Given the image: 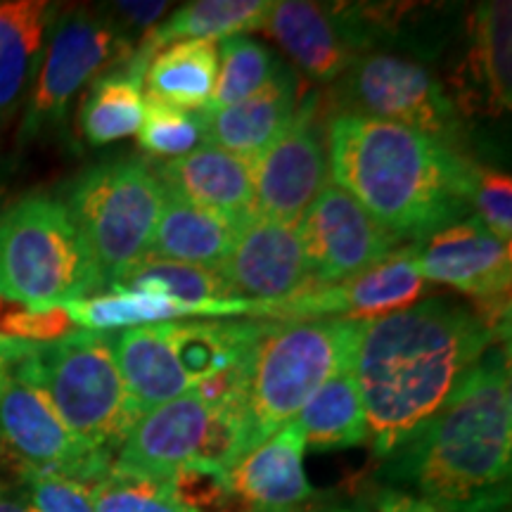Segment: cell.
I'll list each match as a JSON object with an SVG mask.
<instances>
[{
  "instance_id": "obj_33",
  "label": "cell",
  "mask_w": 512,
  "mask_h": 512,
  "mask_svg": "<svg viewBox=\"0 0 512 512\" xmlns=\"http://www.w3.org/2000/svg\"><path fill=\"white\" fill-rule=\"evenodd\" d=\"M136 136L140 147L150 155L176 159L197 150V143L202 140V121L197 112L181 110V107L145 95L143 117H140Z\"/></svg>"
},
{
  "instance_id": "obj_13",
  "label": "cell",
  "mask_w": 512,
  "mask_h": 512,
  "mask_svg": "<svg viewBox=\"0 0 512 512\" xmlns=\"http://www.w3.org/2000/svg\"><path fill=\"white\" fill-rule=\"evenodd\" d=\"M313 285H335L370 271L399 249L368 211L335 183L318 192L297 223Z\"/></svg>"
},
{
  "instance_id": "obj_22",
  "label": "cell",
  "mask_w": 512,
  "mask_h": 512,
  "mask_svg": "<svg viewBox=\"0 0 512 512\" xmlns=\"http://www.w3.org/2000/svg\"><path fill=\"white\" fill-rule=\"evenodd\" d=\"M264 27L316 81H335L356 62L354 41L337 24L335 15L318 3H273Z\"/></svg>"
},
{
  "instance_id": "obj_9",
  "label": "cell",
  "mask_w": 512,
  "mask_h": 512,
  "mask_svg": "<svg viewBox=\"0 0 512 512\" xmlns=\"http://www.w3.org/2000/svg\"><path fill=\"white\" fill-rule=\"evenodd\" d=\"M235 403L238 396L216 401L202 389L164 403L133 425L112 467L166 482L195 460H209L230 470L238 460Z\"/></svg>"
},
{
  "instance_id": "obj_4",
  "label": "cell",
  "mask_w": 512,
  "mask_h": 512,
  "mask_svg": "<svg viewBox=\"0 0 512 512\" xmlns=\"http://www.w3.org/2000/svg\"><path fill=\"white\" fill-rule=\"evenodd\" d=\"M361 330L363 320L339 318L266 323L242 375L238 460L287 425L330 377L354 368Z\"/></svg>"
},
{
  "instance_id": "obj_8",
  "label": "cell",
  "mask_w": 512,
  "mask_h": 512,
  "mask_svg": "<svg viewBox=\"0 0 512 512\" xmlns=\"http://www.w3.org/2000/svg\"><path fill=\"white\" fill-rule=\"evenodd\" d=\"M64 207L86 242L102 283H112L150 252L164 207V188L143 159H117L83 171L69 188Z\"/></svg>"
},
{
  "instance_id": "obj_34",
  "label": "cell",
  "mask_w": 512,
  "mask_h": 512,
  "mask_svg": "<svg viewBox=\"0 0 512 512\" xmlns=\"http://www.w3.org/2000/svg\"><path fill=\"white\" fill-rule=\"evenodd\" d=\"M169 482L190 512H249L230 489L226 467L209 460L188 463Z\"/></svg>"
},
{
  "instance_id": "obj_10",
  "label": "cell",
  "mask_w": 512,
  "mask_h": 512,
  "mask_svg": "<svg viewBox=\"0 0 512 512\" xmlns=\"http://www.w3.org/2000/svg\"><path fill=\"white\" fill-rule=\"evenodd\" d=\"M0 446L24 477L55 475L81 484L100 479L114 460L76 437L17 368L0 384Z\"/></svg>"
},
{
  "instance_id": "obj_25",
  "label": "cell",
  "mask_w": 512,
  "mask_h": 512,
  "mask_svg": "<svg viewBox=\"0 0 512 512\" xmlns=\"http://www.w3.org/2000/svg\"><path fill=\"white\" fill-rule=\"evenodd\" d=\"M238 230V223L164 190V207L147 256L219 271Z\"/></svg>"
},
{
  "instance_id": "obj_24",
  "label": "cell",
  "mask_w": 512,
  "mask_h": 512,
  "mask_svg": "<svg viewBox=\"0 0 512 512\" xmlns=\"http://www.w3.org/2000/svg\"><path fill=\"white\" fill-rule=\"evenodd\" d=\"M271 10L273 0H195L147 31L143 46L126 62L124 69L143 79L152 57L171 43L197 41V38L223 41L230 36H242L245 31L264 27Z\"/></svg>"
},
{
  "instance_id": "obj_15",
  "label": "cell",
  "mask_w": 512,
  "mask_h": 512,
  "mask_svg": "<svg viewBox=\"0 0 512 512\" xmlns=\"http://www.w3.org/2000/svg\"><path fill=\"white\" fill-rule=\"evenodd\" d=\"M254 214L280 223H299L306 207L328 185L330 164L316 121V95L299 105L290 126L254 159Z\"/></svg>"
},
{
  "instance_id": "obj_2",
  "label": "cell",
  "mask_w": 512,
  "mask_h": 512,
  "mask_svg": "<svg viewBox=\"0 0 512 512\" xmlns=\"http://www.w3.org/2000/svg\"><path fill=\"white\" fill-rule=\"evenodd\" d=\"M508 347H491L444 406L387 456L389 489L444 512H501L510 498Z\"/></svg>"
},
{
  "instance_id": "obj_31",
  "label": "cell",
  "mask_w": 512,
  "mask_h": 512,
  "mask_svg": "<svg viewBox=\"0 0 512 512\" xmlns=\"http://www.w3.org/2000/svg\"><path fill=\"white\" fill-rule=\"evenodd\" d=\"M285 67L271 50L249 36L223 38L219 46V74L209 105L202 112H216L252 98L273 83Z\"/></svg>"
},
{
  "instance_id": "obj_19",
  "label": "cell",
  "mask_w": 512,
  "mask_h": 512,
  "mask_svg": "<svg viewBox=\"0 0 512 512\" xmlns=\"http://www.w3.org/2000/svg\"><path fill=\"white\" fill-rule=\"evenodd\" d=\"M304 451V434L290 420L230 467V489L249 512H280L304 503L313 496Z\"/></svg>"
},
{
  "instance_id": "obj_3",
  "label": "cell",
  "mask_w": 512,
  "mask_h": 512,
  "mask_svg": "<svg viewBox=\"0 0 512 512\" xmlns=\"http://www.w3.org/2000/svg\"><path fill=\"white\" fill-rule=\"evenodd\" d=\"M332 181L394 238L427 240L470 219L477 164L453 143L342 112L328 126Z\"/></svg>"
},
{
  "instance_id": "obj_11",
  "label": "cell",
  "mask_w": 512,
  "mask_h": 512,
  "mask_svg": "<svg viewBox=\"0 0 512 512\" xmlns=\"http://www.w3.org/2000/svg\"><path fill=\"white\" fill-rule=\"evenodd\" d=\"M344 93L354 114L392 121L451 143L460 128L458 110L444 86L418 62L387 53L356 57Z\"/></svg>"
},
{
  "instance_id": "obj_20",
  "label": "cell",
  "mask_w": 512,
  "mask_h": 512,
  "mask_svg": "<svg viewBox=\"0 0 512 512\" xmlns=\"http://www.w3.org/2000/svg\"><path fill=\"white\" fill-rule=\"evenodd\" d=\"M62 309L67 311L74 325L88 332H119L143 328V325L174 323L183 318H266V304L247 302V299H214V302L188 304L171 297L128 290L74 299V302L62 304Z\"/></svg>"
},
{
  "instance_id": "obj_14",
  "label": "cell",
  "mask_w": 512,
  "mask_h": 512,
  "mask_svg": "<svg viewBox=\"0 0 512 512\" xmlns=\"http://www.w3.org/2000/svg\"><path fill=\"white\" fill-rule=\"evenodd\" d=\"M124 53L126 41L114 24L91 12L64 17L50 38L19 138L29 140L62 121L74 95L105 69V64L117 62Z\"/></svg>"
},
{
  "instance_id": "obj_16",
  "label": "cell",
  "mask_w": 512,
  "mask_h": 512,
  "mask_svg": "<svg viewBox=\"0 0 512 512\" xmlns=\"http://www.w3.org/2000/svg\"><path fill=\"white\" fill-rule=\"evenodd\" d=\"M420 242L399 247L382 264L335 285H309L283 302L266 304V318L373 320L413 306L425 290L418 268Z\"/></svg>"
},
{
  "instance_id": "obj_28",
  "label": "cell",
  "mask_w": 512,
  "mask_h": 512,
  "mask_svg": "<svg viewBox=\"0 0 512 512\" xmlns=\"http://www.w3.org/2000/svg\"><path fill=\"white\" fill-rule=\"evenodd\" d=\"M292 420L302 430L306 448L332 451L368 444L366 408L358 394L354 368L330 377Z\"/></svg>"
},
{
  "instance_id": "obj_1",
  "label": "cell",
  "mask_w": 512,
  "mask_h": 512,
  "mask_svg": "<svg viewBox=\"0 0 512 512\" xmlns=\"http://www.w3.org/2000/svg\"><path fill=\"white\" fill-rule=\"evenodd\" d=\"M501 337L477 311L441 297L363 320L354 377L377 456L425 425Z\"/></svg>"
},
{
  "instance_id": "obj_42",
  "label": "cell",
  "mask_w": 512,
  "mask_h": 512,
  "mask_svg": "<svg viewBox=\"0 0 512 512\" xmlns=\"http://www.w3.org/2000/svg\"><path fill=\"white\" fill-rule=\"evenodd\" d=\"M0 512H36V510L31 508V503L27 501H19V498L0 494Z\"/></svg>"
},
{
  "instance_id": "obj_35",
  "label": "cell",
  "mask_w": 512,
  "mask_h": 512,
  "mask_svg": "<svg viewBox=\"0 0 512 512\" xmlns=\"http://www.w3.org/2000/svg\"><path fill=\"white\" fill-rule=\"evenodd\" d=\"M472 214L484 223L498 240H512V181L494 169L477 166L472 188Z\"/></svg>"
},
{
  "instance_id": "obj_18",
  "label": "cell",
  "mask_w": 512,
  "mask_h": 512,
  "mask_svg": "<svg viewBox=\"0 0 512 512\" xmlns=\"http://www.w3.org/2000/svg\"><path fill=\"white\" fill-rule=\"evenodd\" d=\"M152 169L164 190L176 192L183 200L214 211L238 226L254 216L249 159L230 155L221 147L200 145L188 155L166 159Z\"/></svg>"
},
{
  "instance_id": "obj_23",
  "label": "cell",
  "mask_w": 512,
  "mask_h": 512,
  "mask_svg": "<svg viewBox=\"0 0 512 512\" xmlns=\"http://www.w3.org/2000/svg\"><path fill=\"white\" fill-rule=\"evenodd\" d=\"M508 0L479 5L472 15L470 50L465 55L463 83L467 110H477L491 117L510 110V15Z\"/></svg>"
},
{
  "instance_id": "obj_26",
  "label": "cell",
  "mask_w": 512,
  "mask_h": 512,
  "mask_svg": "<svg viewBox=\"0 0 512 512\" xmlns=\"http://www.w3.org/2000/svg\"><path fill=\"white\" fill-rule=\"evenodd\" d=\"M219 74V46L216 41L171 43L152 57L143 81L147 95L188 112H202L209 105Z\"/></svg>"
},
{
  "instance_id": "obj_17",
  "label": "cell",
  "mask_w": 512,
  "mask_h": 512,
  "mask_svg": "<svg viewBox=\"0 0 512 512\" xmlns=\"http://www.w3.org/2000/svg\"><path fill=\"white\" fill-rule=\"evenodd\" d=\"M219 275L235 299L283 302L313 285L297 223L252 216L238 230Z\"/></svg>"
},
{
  "instance_id": "obj_41",
  "label": "cell",
  "mask_w": 512,
  "mask_h": 512,
  "mask_svg": "<svg viewBox=\"0 0 512 512\" xmlns=\"http://www.w3.org/2000/svg\"><path fill=\"white\" fill-rule=\"evenodd\" d=\"M280 512H356V510L347 503L335 501V498H318L313 494L311 498H306L304 503L292 505V508L280 510Z\"/></svg>"
},
{
  "instance_id": "obj_37",
  "label": "cell",
  "mask_w": 512,
  "mask_h": 512,
  "mask_svg": "<svg viewBox=\"0 0 512 512\" xmlns=\"http://www.w3.org/2000/svg\"><path fill=\"white\" fill-rule=\"evenodd\" d=\"M29 484L31 508L36 512H95L88 484L67 477H24Z\"/></svg>"
},
{
  "instance_id": "obj_5",
  "label": "cell",
  "mask_w": 512,
  "mask_h": 512,
  "mask_svg": "<svg viewBox=\"0 0 512 512\" xmlns=\"http://www.w3.org/2000/svg\"><path fill=\"white\" fill-rule=\"evenodd\" d=\"M266 323L174 320L112 332V354L138 418L195 392L249 356Z\"/></svg>"
},
{
  "instance_id": "obj_30",
  "label": "cell",
  "mask_w": 512,
  "mask_h": 512,
  "mask_svg": "<svg viewBox=\"0 0 512 512\" xmlns=\"http://www.w3.org/2000/svg\"><path fill=\"white\" fill-rule=\"evenodd\" d=\"M110 285L112 290L157 294V297H171L188 304L235 299L219 271L157 259V256H145L138 264L128 266Z\"/></svg>"
},
{
  "instance_id": "obj_32",
  "label": "cell",
  "mask_w": 512,
  "mask_h": 512,
  "mask_svg": "<svg viewBox=\"0 0 512 512\" xmlns=\"http://www.w3.org/2000/svg\"><path fill=\"white\" fill-rule=\"evenodd\" d=\"M88 494L95 512H190L178 501L171 482L131 472L110 470L93 484Z\"/></svg>"
},
{
  "instance_id": "obj_40",
  "label": "cell",
  "mask_w": 512,
  "mask_h": 512,
  "mask_svg": "<svg viewBox=\"0 0 512 512\" xmlns=\"http://www.w3.org/2000/svg\"><path fill=\"white\" fill-rule=\"evenodd\" d=\"M31 349V342H22V339L0 335V384H3L12 375V370L19 366L27 351Z\"/></svg>"
},
{
  "instance_id": "obj_39",
  "label": "cell",
  "mask_w": 512,
  "mask_h": 512,
  "mask_svg": "<svg viewBox=\"0 0 512 512\" xmlns=\"http://www.w3.org/2000/svg\"><path fill=\"white\" fill-rule=\"evenodd\" d=\"M121 19L133 29H147L157 27V19L164 15V10L169 8L166 3H117L114 5Z\"/></svg>"
},
{
  "instance_id": "obj_6",
  "label": "cell",
  "mask_w": 512,
  "mask_h": 512,
  "mask_svg": "<svg viewBox=\"0 0 512 512\" xmlns=\"http://www.w3.org/2000/svg\"><path fill=\"white\" fill-rule=\"evenodd\" d=\"M17 370L41 389L76 437L107 456H117L140 420L114 361L112 332L79 330L31 344Z\"/></svg>"
},
{
  "instance_id": "obj_12",
  "label": "cell",
  "mask_w": 512,
  "mask_h": 512,
  "mask_svg": "<svg viewBox=\"0 0 512 512\" xmlns=\"http://www.w3.org/2000/svg\"><path fill=\"white\" fill-rule=\"evenodd\" d=\"M418 268L425 280L451 285L475 299L479 316L491 328L508 332L510 242L498 240L477 216L439 230L425 245L420 242Z\"/></svg>"
},
{
  "instance_id": "obj_21",
  "label": "cell",
  "mask_w": 512,
  "mask_h": 512,
  "mask_svg": "<svg viewBox=\"0 0 512 512\" xmlns=\"http://www.w3.org/2000/svg\"><path fill=\"white\" fill-rule=\"evenodd\" d=\"M299 105L302 102L297 98V79L290 69H285L264 91L238 105L216 112H197L202 121V138L207 145L221 147L230 155L254 159L292 124Z\"/></svg>"
},
{
  "instance_id": "obj_38",
  "label": "cell",
  "mask_w": 512,
  "mask_h": 512,
  "mask_svg": "<svg viewBox=\"0 0 512 512\" xmlns=\"http://www.w3.org/2000/svg\"><path fill=\"white\" fill-rule=\"evenodd\" d=\"M375 510L377 512H444L439 510L437 505L406 494V491L389 489V486H384L380 494H377Z\"/></svg>"
},
{
  "instance_id": "obj_7",
  "label": "cell",
  "mask_w": 512,
  "mask_h": 512,
  "mask_svg": "<svg viewBox=\"0 0 512 512\" xmlns=\"http://www.w3.org/2000/svg\"><path fill=\"white\" fill-rule=\"evenodd\" d=\"M102 285L64 202L29 195L0 214V302L53 309Z\"/></svg>"
},
{
  "instance_id": "obj_29",
  "label": "cell",
  "mask_w": 512,
  "mask_h": 512,
  "mask_svg": "<svg viewBox=\"0 0 512 512\" xmlns=\"http://www.w3.org/2000/svg\"><path fill=\"white\" fill-rule=\"evenodd\" d=\"M143 117V79L131 72L102 76L83 100L79 126L88 143L100 147L128 138Z\"/></svg>"
},
{
  "instance_id": "obj_27",
  "label": "cell",
  "mask_w": 512,
  "mask_h": 512,
  "mask_svg": "<svg viewBox=\"0 0 512 512\" xmlns=\"http://www.w3.org/2000/svg\"><path fill=\"white\" fill-rule=\"evenodd\" d=\"M53 17L46 0L0 3V112L15 105L34 76Z\"/></svg>"
},
{
  "instance_id": "obj_36",
  "label": "cell",
  "mask_w": 512,
  "mask_h": 512,
  "mask_svg": "<svg viewBox=\"0 0 512 512\" xmlns=\"http://www.w3.org/2000/svg\"><path fill=\"white\" fill-rule=\"evenodd\" d=\"M72 318L62 306L53 309H29V306L0 302V335H8L22 342L46 344L69 335Z\"/></svg>"
}]
</instances>
